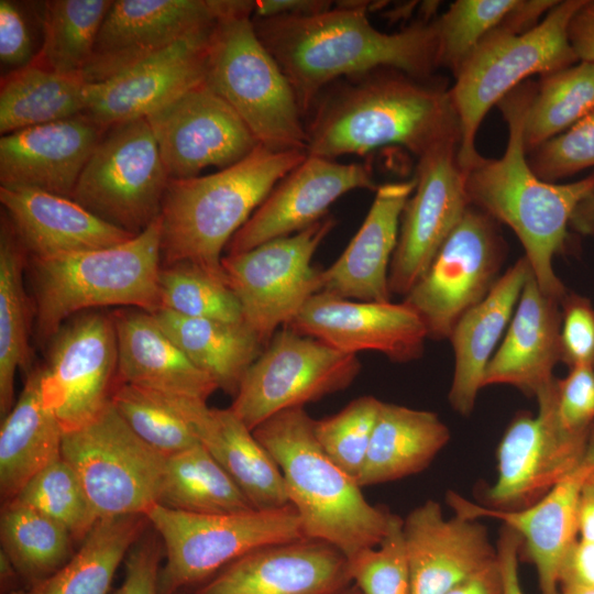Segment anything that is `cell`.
Listing matches in <instances>:
<instances>
[{"label":"cell","mask_w":594,"mask_h":594,"mask_svg":"<svg viewBox=\"0 0 594 594\" xmlns=\"http://www.w3.org/2000/svg\"><path fill=\"white\" fill-rule=\"evenodd\" d=\"M348 354L374 351L391 361L419 359L428 338L420 317L406 304L361 301L319 292L287 326Z\"/></svg>","instance_id":"obj_20"},{"label":"cell","mask_w":594,"mask_h":594,"mask_svg":"<svg viewBox=\"0 0 594 594\" xmlns=\"http://www.w3.org/2000/svg\"><path fill=\"white\" fill-rule=\"evenodd\" d=\"M28 251L6 213L0 222V415L14 405L16 371L28 375L32 367L30 346L31 305L23 273Z\"/></svg>","instance_id":"obj_38"},{"label":"cell","mask_w":594,"mask_h":594,"mask_svg":"<svg viewBox=\"0 0 594 594\" xmlns=\"http://www.w3.org/2000/svg\"><path fill=\"white\" fill-rule=\"evenodd\" d=\"M360 371L355 354L283 327L248 369L229 408L254 430L283 410L345 389Z\"/></svg>","instance_id":"obj_13"},{"label":"cell","mask_w":594,"mask_h":594,"mask_svg":"<svg viewBox=\"0 0 594 594\" xmlns=\"http://www.w3.org/2000/svg\"><path fill=\"white\" fill-rule=\"evenodd\" d=\"M63 433L44 398L43 367H33L12 409L1 420L0 493L4 503L61 457Z\"/></svg>","instance_id":"obj_33"},{"label":"cell","mask_w":594,"mask_h":594,"mask_svg":"<svg viewBox=\"0 0 594 594\" xmlns=\"http://www.w3.org/2000/svg\"><path fill=\"white\" fill-rule=\"evenodd\" d=\"M111 315L118 345V382L202 402L218 389L212 378L161 328L153 314L123 308Z\"/></svg>","instance_id":"obj_31"},{"label":"cell","mask_w":594,"mask_h":594,"mask_svg":"<svg viewBox=\"0 0 594 594\" xmlns=\"http://www.w3.org/2000/svg\"><path fill=\"white\" fill-rule=\"evenodd\" d=\"M578 527L580 539L594 543V472L585 481L580 494Z\"/></svg>","instance_id":"obj_59"},{"label":"cell","mask_w":594,"mask_h":594,"mask_svg":"<svg viewBox=\"0 0 594 594\" xmlns=\"http://www.w3.org/2000/svg\"><path fill=\"white\" fill-rule=\"evenodd\" d=\"M1 551L26 586L57 572L74 556V538L58 522L15 499L0 517Z\"/></svg>","instance_id":"obj_40"},{"label":"cell","mask_w":594,"mask_h":594,"mask_svg":"<svg viewBox=\"0 0 594 594\" xmlns=\"http://www.w3.org/2000/svg\"><path fill=\"white\" fill-rule=\"evenodd\" d=\"M32 261L35 338L46 345L73 316L107 306L161 308L160 217L130 240L96 250Z\"/></svg>","instance_id":"obj_6"},{"label":"cell","mask_w":594,"mask_h":594,"mask_svg":"<svg viewBox=\"0 0 594 594\" xmlns=\"http://www.w3.org/2000/svg\"><path fill=\"white\" fill-rule=\"evenodd\" d=\"M157 504L191 514H232L254 509L201 443L166 459Z\"/></svg>","instance_id":"obj_39"},{"label":"cell","mask_w":594,"mask_h":594,"mask_svg":"<svg viewBox=\"0 0 594 594\" xmlns=\"http://www.w3.org/2000/svg\"><path fill=\"white\" fill-rule=\"evenodd\" d=\"M147 522L143 515L98 519L57 572L12 594H109L117 569L144 534Z\"/></svg>","instance_id":"obj_37"},{"label":"cell","mask_w":594,"mask_h":594,"mask_svg":"<svg viewBox=\"0 0 594 594\" xmlns=\"http://www.w3.org/2000/svg\"><path fill=\"white\" fill-rule=\"evenodd\" d=\"M178 594H187L186 591L179 592ZM341 594H362L361 591L358 588L356 585L352 584L349 586L345 591H343Z\"/></svg>","instance_id":"obj_63"},{"label":"cell","mask_w":594,"mask_h":594,"mask_svg":"<svg viewBox=\"0 0 594 594\" xmlns=\"http://www.w3.org/2000/svg\"><path fill=\"white\" fill-rule=\"evenodd\" d=\"M403 526L404 518L391 514L381 542L348 559L352 584L362 594H410V572Z\"/></svg>","instance_id":"obj_48"},{"label":"cell","mask_w":594,"mask_h":594,"mask_svg":"<svg viewBox=\"0 0 594 594\" xmlns=\"http://www.w3.org/2000/svg\"><path fill=\"white\" fill-rule=\"evenodd\" d=\"M377 187L366 164H342L307 155L276 184L233 235L227 254L244 252L300 232L327 217L329 207L342 195L354 189L376 190Z\"/></svg>","instance_id":"obj_21"},{"label":"cell","mask_w":594,"mask_h":594,"mask_svg":"<svg viewBox=\"0 0 594 594\" xmlns=\"http://www.w3.org/2000/svg\"><path fill=\"white\" fill-rule=\"evenodd\" d=\"M187 358L209 375L218 389L238 393L244 374L264 345L244 322L189 318L166 309L153 314Z\"/></svg>","instance_id":"obj_35"},{"label":"cell","mask_w":594,"mask_h":594,"mask_svg":"<svg viewBox=\"0 0 594 594\" xmlns=\"http://www.w3.org/2000/svg\"><path fill=\"white\" fill-rule=\"evenodd\" d=\"M144 516L160 537L165 553V563L158 572V594H178L205 583L252 550L305 537L292 504L215 515L154 504Z\"/></svg>","instance_id":"obj_9"},{"label":"cell","mask_w":594,"mask_h":594,"mask_svg":"<svg viewBox=\"0 0 594 594\" xmlns=\"http://www.w3.org/2000/svg\"><path fill=\"white\" fill-rule=\"evenodd\" d=\"M521 538L504 526L497 541V559L503 579L504 594H524L518 571Z\"/></svg>","instance_id":"obj_55"},{"label":"cell","mask_w":594,"mask_h":594,"mask_svg":"<svg viewBox=\"0 0 594 594\" xmlns=\"http://www.w3.org/2000/svg\"><path fill=\"white\" fill-rule=\"evenodd\" d=\"M559 594H594V587H561Z\"/></svg>","instance_id":"obj_62"},{"label":"cell","mask_w":594,"mask_h":594,"mask_svg":"<svg viewBox=\"0 0 594 594\" xmlns=\"http://www.w3.org/2000/svg\"><path fill=\"white\" fill-rule=\"evenodd\" d=\"M569 40L579 62L594 63V1H587L573 16Z\"/></svg>","instance_id":"obj_56"},{"label":"cell","mask_w":594,"mask_h":594,"mask_svg":"<svg viewBox=\"0 0 594 594\" xmlns=\"http://www.w3.org/2000/svg\"><path fill=\"white\" fill-rule=\"evenodd\" d=\"M458 148V142H449L418 158L389 266L391 294L409 293L470 207Z\"/></svg>","instance_id":"obj_18"},{"label":"cell","mask_w":594,"mask_h":594,"mask_svg":"<svg viewBox=\"0 0 594 594\" xmlns=\"http://www.w3.org/2000/svg\"><path fill=\"white\" fill-rule=\"evenodd\" d=\"M561 308V362L570 367H594V307L591 300L566 292Z\"/></svg>","instance_id":"obj_50"},{"label":"cell","mask_w":594,"mask_h":594,"mask_svg":"<svg viewBox=\"0 0 594 594\" xmlns=\"http://www.w3.org/2000/svg\"><path fill=\"white\" fill-rule=\"evenodd\" d=\"M0 202L30 258L108 248L134 237L55 194L0 187Z\"/></svg>","instance_id":"obj_30"},{"label":"cell","mask_w":594,"mask_h":594,"mask_svg":"<svg viewBox=\"0 0 594 594\" xmlns=\"http://www.w3.org/2000/svg\"><path fill=\"white\" fill-rule=\"evenodd\" d=\"M90 87L82 74L57 73L33 62L11 70L0 82L1 135L84 114Z\"/></svg>","instance_id":"obj_36"},{"label":"cell","mask_w":594,"mask_h":594,"mask_svg":"<svg viewBox=\"0 0 594 594\" xmlns=\"http://www.w3.org/2000/svg\"><path fill=\"white\" fill-rule=\"evenodd\" d=\"M305 407L283 410L253 433L277 463L305 537L337 547L349 559L377 546L391 513L372 505L356 480L322 450Z\"/></svg>","instance_id":"obj_5"},{"label":"cell","mask_w":594,"mask_h":594,"mask_svg":"<svg viewBox=\"0 0 594 594\" xmlns=\"http://www.w3.org/2000/svg\"><path fill=\"white\" fill-rule=\"evenodd\" d=\"M170 179L223 169L260 144L233 110L205 80L146 117Z\"/></svg>","instance_id":"obj_17"},{"label":"cell","mask_w":594,"mask_h":594,"mask_svg":"<svg viewBox=\"0 0 594 594\" xmlns=\"http://www.w3.org/2000/svg\"><path fill=\"white\" fill-rule=\"evenodd\" d=\"M570 226L583 235L594 234V189L578 205Z\"/></svg>","instance_id":"obj_60"},{"label":"cell","mask_w":594,"mask_h":594,"mask_svg":"<svg viewBox=\"0 0 594 594\" xmlns=\"http://www.w3.org/2000/svg\"><path fill=\"white\" fill-rule=\"evenodd\" d=\"M332 2L327 0H258L255 1L254 18L301 16L328 11Z\"/></svg>","instance_id":"obj_57"},{"label":"cell","mask_w":594,"mask_h":594,"mask_svg":"<svg viewBox=\"0 0 594 594\" xmlns=\"http://www.w3.org/2000/svg\"><path fill=\"white\" fill-rule=\"evenodd\" d=\"M61 455L78 474L98 519L144 516L158 503L167 458L130 429L111 400L90 422L63 433Z\"/></svg>","instance_id":"obj_10"},{"label":"cell","mask_w":594,"mask_h":594,"mask_svg":"<svg viewBox=\"0 0 594 594\" xmlns=\"http://www.w3.org/2000/svg\"><path fill=\"white\" fill-rule=\"evenodd\" d=\"M586 2L558 1L536 26L522 33L494 31L457 72L449 94L460 125L457 157L464 175L483 158L475 139L493 106L527 77L543 76L579 62L569 40V26Z\"/></svg>","instance_id":"obj_8"},{"label":"cell","mask_w":594,"mask_h":594,"mask_svg":"<svg viewBox=\"0 0 594 594\" xmlns=\"http://www.w3.org/2000/svg\"><path fill=\"white\" fill-rule=\"evenodd\" d=\"M504 257L496 221L470 206L403 302L420 317L428 338L449 339L459 319L499 278Z\"/></svg>","instance_id":"obj_14"},{"label":"cell","mask_w":594,"mask_h":594,"mask_svg":"<svg viewBox=\"0 0 594 594\" xmlns=\"http://www.w3.org/2000/svg\"><path fill=\"white\" fill-rule=\"evenodd\" d=\"M157 395L190 425L199 442L231 476L254 509H274L289 504L277 463L253 430L230 408H211L202 400Z\"/></svg>","instance_id":"obj_28"},{"label":"cell","mask_w":594,"mask_h":594,"mask_svg":"<svg viewBox=\"0 0 594 594\" xmlns=\"http://www.w3.org/2000/svg\"><path fill=\"white\" fill-rule=\"evenodd\" d=\"M338 3L312 15L253 16L256 34L287 77L304 118L338 79L378 68L428 79L438 67L435 22L384 33L367 18L371 2Z\"/></svg>","instance_id":"obj_1"},{"label":"cell","mask_w":594,"mask_h":594,"mask_svg":"<svg viewBox=\"0 0 594 594\" xmlns=\"http://www.w3.org/2000/svg\"><path fill=\"white\" fill-rule=\"evenodd\" d=\"M106 128L85 114L34 125L0 139V187L72 198Z\"/></svg>","instance_id":"obj_26"},{"label":"cell","mask_w":594,"mask_h":594,"mask_svg":"<svg viewBox=\"0 0 594 594\" xmlns=\"http://www.w3.org/2000/svg\"><path fill=\"white\" fill-rule=\"evenodd\" d=\"M446 594H504L498 559L491 562Z\"/></svg>","instance_id":"obj_58"},{"label":"cell","mask_w":594,"mask_h":594,"mask_svg":"<svg viewBox=\"0 0 594 594\" xmlns=\"http://www.w3.org/2000/svg\"><path fill=\"white\" fill-rule=\"evenodd\" d=\"M112 0H50L42 11L43 43L33 63L63 74H81Z\"/></svg>","instance_id":"obj_41"},{"label":"cell","mask_w":594,"mask_h":594,"mask_svg":"<svg viewBox=\"0 0 594 594\" xmlns=\"http://www.w3.org/2000/svg\"><path fill=\"white\" fill-rule=\"evenodd\" d=\"M226 0H114L82 70L91 84L105 81L212 25Z\"/></svg>","instance_id":"obj_19"},{"label":"cell","mask_w":594,"mask_h":594,"mask_svg":"<svg viewBox=\"0 0 594 594\" xmlns=\"http://www.w3.org/2000/svg\"><path fill=\"white\" fill-rule=\"evenodd\" d=\"M416 179L378 186L360 229L342 254L319 271V292L361 301H391L388 273L405 205Z\"/></svg>","instance_id":"obj_27"},{"label":"cell","mask_w":594,"mask_h":594,"mask_svg":"<svg viewBox=\"0 0 594 594\" xmlns=\"http://www.w3.org/2000/svg\"><path fill=\"white\" fill-rule=\"evenodd\" d=\"M557 410L565 429L588 432L594 425V367L573 366L557 378Z\"/></svg>","instance_id":"obj_51"},{"label":"cell","mask_w":594,"mask_h":594,"mask_svg":"<svg viewBox=\"0 0 594 594\" xmlns=\"http://www.w3.org/2000/svg\"><path fill=\"white\" fill-rule=\"evenodd\" d=\"M382 400L364 395L340 411L314 421L316 439L326 454L356 480L370 447Z\"/></svg>","instance_id":"obj_47"},{"label":"cell","mask_w":594,"mask_h":594,"mask_svg":"<svg viewBox=\"0 0 594 594\" xmlns=\"http://www.w3.org/2000/svg\"><path fill=\"white\" fill-rule=\"evenodd\" d=\"M255 1L226 0L208 43L205 82L241 117L261 145L304 151V116L284 72L258 38Z\"/></svg>","instance_id":"obj_7"},{"label":"cell","mask_w":594,"mask_h":594,"mask_svg":"<svg viewBox=\"0 0 594 594\" xmlns=\"http://www.w3.org/2000/svg\"><path fill=\"white\" fill-rule=\"evenodd\" d=\"M449 440L450 430L437 414L382 402L356 482L364 487L419 473Z\"/></svg>","instance_id":"obj_34"},{"label":"cell","mask_w":594,"mask_h":594,"mask_svg":"<svg viewBox=\"0 0 594 594\" xmlns=\"http://www.w3.org/2000/svg\"><path fill=\"white\" fill-rule=\"evenodd\" d=\"M158 285L160 309L189 318L243 322L239 300L226 279L195 264L162 266Z\"/></svg>","instance_id":"obj_44"},{"label":"cell","mask_w":594,"mask_h":594,"mask_svg":"<svg viewBox=\"0 0 594 594\" xmlns=\"http://www.w3.org/2000/svg\"><path fill=\"white\" fill-rule=\"evenodd\" d=\"M20 575L10 559L0 552V587L1 594H12L20 590L16 587Z\"/></svg>","instance_id":"obj_61"},{"label":"cell","mask_w":594,"mask_h":594,"mask_svg":"<svg viewBox=\"0 0 594 594\" xmlns=\"http://www.w3.org/2000/svg\"><path fill=\"white\" fill-rule=\"evenodd\" d=\"M561 587H594V543L578 539L568 551L559 575Z\"/></svg>","instance_id":"obj_54"},{"label":"cell","mask_w":594,"mask_h":594,"mask_svg":"<svg viewBox=\"0 0 594 594\" xmlns=\"http://www.w3.org/2000/svg\"><path fill=\"white\" fill-rule=\"evenodd\" d=\"M529 165L550 183L594 166V111L531 151Z\"/></svg>","instance_id":"obj_49"},{"label":"cell","mask_w":594,"mask_h":594,"mask_svg":"<svg viewBox=\"0 0 594 594\" xmlns=\"http://www.w3.org/2000/svg\"><path fill=\"white\" fill-rule=\"evenodd\" d=\"M33 40L29 22L21 7L11 0L0 1V61L3 65L21 68L32 62Z\"/></svg>","instance_id":"obj_53"},{"label":"cell","mask_w":594,"mask_h":594,"mask_svg":"<svg viewBox=\"0 0 594 594\" xmlns=\"http://www.w3.org/2000/svg\"><path fill=\"white\" fill-rule=\"evenodd\" d=\"M169 179L150 123L139 118L107 129L72 199L138 235L160 217Z\"/></svg>","instance_id":"obj_11"},{"label":"cell","mask_w":594,"mask_h":594,"mask_svg":"<svg viewBox=\"0 0 594 594\" xmlns=\"http://www.w3.org/2000/svg\"><path fill=\"white\" fill-rule=\"evenodd\" d=\"M110 400L130 429L166 458L200 443L190 425L153 392L120 383Z\"/></svg>","instance_id":"obj_46"},{"label":"cell","mask_w":594,"mask_h":594,"mask_svg":"<svg viewBox=\"0 0 594 594\" xmlns=\"http://www.w3.org/2000/svg\"><path fill=\"white\" fill-rule=\"evenodd\" d=\"M307 157L258 145L219 172L169 179L161 209L162 266L187 262L224 278L222 252L276 184Z\"/></svg>","instance_id":"obj_4"},{"label":"cell","mask_w":594,"mask_h":594,"mask_svg":"<svg viewBox=\"0 0 594 594\" xmlns=\"http://www.w3.org/2000/svg\"><path fill=\"white\" fill-rule=\"evenodd\" d=\"M560 301L546 295L528 274L505 337L487 364L483 387L510 385L537 396L553 380L561 362Z\"/></svg>","instance_id":"obj_29"},{"label":"cell","mask_w":594,"mask_h":594,"mask_svg":"<svg viewBox=\"0 0 594 594\" xmlns=\"http://www.w3.org/2000/svg\"><path fill=\"white\" fill-rule=\"evenodd\" d=\"M215 24L184 36L110 79L91 84L84 114L108 129L146 118L204 81L208 43Z\"/></svg>","instance_id":"obj_24"},{"label":"cell","mask_w":594,"mask_h":594,"mask_svg":"<svg viewBox=\"0 0 594 594\" xmlns=\"http://www.w3.org/2000/svg\"><path fill=\"white\" fill-rule=\"evenodd\" d=\"M535 85L524 82L498 102L508 127L501 158L483 157L465 174L470 206L509 227L525 249L541 290L561 301L566 289L553 270L565 244L578 205L594 189V173L572 183L540 179L529 165L524 142L526 113Z\"/></svg>","instance_id":"obj_3"},{"label":"cell","mask_w":594,"mask_h":594,"mask_svg":"<svg viewBox=\"0 0 594 594\" xmlns=\"http://www.w3.org/2000/svg\"><path fill=\"white\" fill-rule=\"evenodd\" d=\"M410 594H446L497 559L485 526L428 499L404 518Z\"/></svg>","instance_id":"obj_25"},{"label":"cell","mask_w":594,"mask_h":594,"mask_svg":"<svg viewBox=\"0 0 594 594\" xmlns=\"http://www.w3.org/2000/svg\"><path fill=\"white\" fill-rule=\"evenodd\" d=\"M309 113L307 155L334 160L400 145L419 158L439 145L460 143L449 89L393 68L336 80Z\"/></svg>","instance_id":"obj_2"},{"label":"cell","mask_w":594,"mask_h":594,"mask_svg":"<svg viewBox=\"0 0 594 594\" xmlns=\"http://www.w3.org/2000/svg\"><path fill=\"white\" fill-rule=\"evenodd\" d=\"M538 414H519L497 447V476L486 491L491 508H526L569 474L582 460L590 432H571L557 410V378L536 396ZM592 429V428H591Z\"/></svg>","instance_id":"obj_15"},{"label":"cell","mask_w":594,"mask_h":594,"mask_svg":"<svg viewBox=\"0 0 594 594\" xmlns=\"http://www.w3.org/2000/svg\"><path fill=\"white\" fill-rule=\"evenodd\" d=\"M43 394L64 432L95 419L110 400L118 365L112 315L87 310L66 320L46 344Z\"/></svg>","instance_id":"obj_16"},{"label":"cell","mask_w":594,"mask_h":594,"mask_svg":"<svg viewBox=\"0 0 594 594\" xmlns=\"http://www.w3.org/2000/svg\"><path fill=\"white\" fill-rule=\"evenodd\" d=\"M336 220L327 216L295 234L221 260L224 278L239 300L244 324L265 346L319 293L311 260Z\"/></svg>","instance_id":"obj_12"},{"label":"cell","mask_w":594,"mask_h":594,"mask_svg":"<svg viewBox=\"0 0 594 594\" xmlns=\"http://www.w3.org/2000/svg\"><path fill=\"white\" fill-rule=\"evenodd\" d=\"M529 272L527 258L517 260L451 332L454 372L448 397L454 411L462 416L474 409L487 364L510 322Z\"/></svg>","instance_id":"obj_32"},{"label":"cell","mask_w":594,"mask_h":594,"mask_svg":"<svg viewBox=\"0 0 594 594\" xmlns=\"http://www.w3.org/2000/svg\"><path fill=\"white\" fill-rule=\"evenodd\" d=\"M47 516L82 541L98 520L74 468L58 457L13 498Z\"/></svg>","instance_id":"obj_45"},{"label":"cell","mask_w":594,"mask_h":594,"mask_svg":"<svg viewBox=\"0 0 594 594\" xmlns=\"http://www.w3.org/2000/svg\"><path fill=\"white\" fill-rule=\"evenodd\" d=\"M351 585L343 552L304 537L245 553L194 594H341Z\"/></svg>","instance_id":"obj_23"},{"label":"cell","mask_w":594,"mask_h":594,"mask_svg":"<svg viewBox=\"0 0 594 594\" xmlns=\"http://www.w3.org/2000/svg\"><path fill=\"white\" fill-rule=\"evenodd\" d=\"M163 551L160 537L144 532L124 559V578L116 594H158Z\"/></svg>","instance_id":"obj_52"},{"label":"cell","mask_w":594,"mask_h":594,"mask_svg":"<svg viewBox=\"0 0 594 594\" xmlns=\"http://www.w3.org/2000/svg\"><path fill=\"white\" fill-rule=\"evenodd\" d=\"M594 111V63L578 62L543 75L535 87L524 124L532 151Z\"/></svg>","instance_id":"obj_42"},{"label":"cell","mask_w":594,"mask_h":594,"mask_svg":"<svg viewBox=\"0 0 594 594\" xmlns=\"http://www.w3.org/2000/svg\"><path fill=\"white\" fill-rule=\"evenodd\" d=\"M520 0H458L435 21L438 67L453 75L491 33L513 31V15ZM516 33V32H515Z\"/></svg>","instance_id":"obj_43"},{"label":"cell","mask_w":594,"mask_h":594,"mask_svg":"<svg viewBox=\"0 0 594 594\" xmlns=\"http://www.w3.org/2000/svg\"><path fill=\"white\" fill-rule=\"evenodd\" d=\"M593 472L594 425L579 464L532 505L522 509H495L474 504L454 492L447 494V502L460 517H491L514 530L536 568L541 594H559L562 562L579 536L580 494Z\"/></svg>","instance_id":"obj_22"}]
</instances>
